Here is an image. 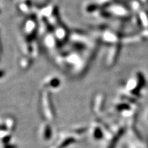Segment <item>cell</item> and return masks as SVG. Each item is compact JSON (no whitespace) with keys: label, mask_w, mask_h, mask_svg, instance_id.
Listing matches in <instances>:
<instances>
[{"label":"cell","mask_w":148,"mask_h":148,"mask_svg":"<svg viewBox=\"0 0 148 148\" xmlns=\"http://www.w3.org/2000/svg\"><path fill=\"white\" fill-rule=\"evenodd\" d=\"M32 64V60L30 58L25 57V58H21V61H20V65H21V68L23 69H27L29 66Z\"/></svg>","instance_id":"cell-5"},{"label":"cell","mask_w":148,"mask_h":148,"mask_svg":"<svg viewBox=\"0 0 148 148\" xmlns=\"http://www.w3.org/2000/svg\"><path fill=\"white\" fill-rule=\"evenodd\" d=\"M58 41L56 38L55 36L51 33H49L46 35L45 38V43L46 46L49 49H54L58 45Z\"/></svg>","instance_id":"cell-4"},{"label":"cell","mask_w":148,"mask_h":148,"mask_svg":"<svg viewBox=\"0 0 148 148\" xmlns=\"http://www.w3.org/2000/svg\"><path fill=\"white\" fill-rule=\"evenodd\" d=\"M53 35L58 42H62L64 41L69 36V32L64 25L59 24L55 27Z\"/></svg>","instance_id":"cell-2"},{"label":"cell","mask_w":148,"mask_h":148,"mask_svg":"<svg viewBox=\"0 0 148 148\" xmlns=\"http://www.w3.org/2000/svg\"><path fill=\"white\" fill-rule=\"evenodd\" d=\"M37 28V23L33 18H29L24 24V32L25 34V41L30 42L34 38Z\"/></svg>","instance_id":"cell-1"},{"label":"cell","mask_w":148,"mask_h":148,"mask_svg":"<svg viewBox=\"0 0 148 148\" xmlns=\"http://www.w3.org/2000/svg\"><path fill=\"white\" fill-rule=\"evenodd\" d=\"M1 41H0V54H1Z\"/></svg>","instance_id":"cell-7"},{"label":"cell","mask_w":148,"mask_h":148,"mask_svg":"<svg viewBox=\"0 0 148 148\" xmlns=\"http://www.w3.org/2000/svg\"><path fill=\"white\" fill-rule=\"evenodd\" d=\"M61 84L60 79L56 76H51L48 77L44 82V86L48 88H58Z\"/></svg>","instance_id":"cell-3"},{"label":"cell","mask_w":148,"mask_h":148,"mask_svg":"<svg viewBox=\"0 0 148 148\" xmlns=\"http://www.w3.org/2000/svg\"><path fill=\"white\" fill-rule=\"evenodd\" d=\"M29 8H30V5L27 3V1L25 3H21L20 4V8L23 12H28Z\"/></svg>","instance_id":"cell-6"}]
</instances>
